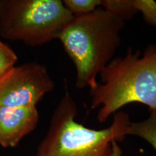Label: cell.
I'll use <instances>...</instances> for the list:
<instances>
[{"mask_svg": "<svg viewBox=\"0 0 156 156\" xmlns=\"http://www.w3.org/2000/svg\"><path fill=\"white\" fill-rule=\"evenodd\" d=\"M98 75L100 82L90 88V106L98 108V122H106L132 103L156 113V44L148 45L142 54L129 47L125 55L113 58Z\"/></svg>", "mask_w": 156, "mask_h": 156, "instance_id": "6da1fadb", "label": "cell"}, {"mask_svg": "<svg viewBox=\"0 0 156 156\" xmlns=\"http://www.w3.org/2000/svg\"><path fill=\"white\" fill-rule=\"evenodd\" d=\"M126 21L98 7L75 15L62 28L57 38L76 69L77 89L94 86L101 70L114 58L119 47Z\"/></svg>", "mask_w": 156, "mask_h": 156, "instance_id": "7a4b0ae2", "label": "cell"}, {"mask_svg": "<svg viewBox=\"0 0 156 156\" xmlns=\"http://www.w3.org/2000/svg\"><path fill=\"white\" fill-rule=\"evenodd\" d=\"M65 84V92L52 114L36 156H122L119 143L126 136V130L131 122L129 115L118 112L113 115L108 127H87L75 119L77 103Z\"/></svg>", "mask_w": 156, "mask_h": 156, "instance_id": "3957f363", "label": "cell"}, {"mask_svg": "<svg viewBox=\"0 0 156 156\" xmlns=\"http://www.w3.org/2000/svg\"><path fill=\"white\" fill-rule=\"evenodd\" d=\"M73 16L62 0H0V36L40 46L57 38Z\"/></svg>", "mask_w": 156, "mask_h": 156, "instance_id": "277c9868", "label": "cell"}, {"mask_svg": "<svg viewBox=\"0 0 156 156\" xmlns=\"http://www.w3.org/2000/svg\"><path fill=\"white\" fill-rule=\"evenodd\" d=\"M54 86L44 64L32 62L14 66L0 76V108L36 106Z\"/></svg>", "mask_w": 156, "mask_h": 156, "instance_id": "5b68a950", "label": "cell"}, {"mask_svg": "<svg viewBox=\"0 0 156 156\" xmlns=\"http://www.w3.org/2000/svg\"><path fill=\"white\" fill-rule=\"evenodd\" d=\"M38 121L36 106L0 108V146L16 147L36 128Z\"/></svg>", "mask_w": 156, "mask_h": 156, "instance_id": "8992f818", "label": "cell"}, {"mask_svg": "<svg viewBox=\"0 0 156 156\" xmlns=\"http://www.w3.org/2000/svg\"><path fill=\"white\" fill-rule=\"evenodd\" d=\"M125 134L144 140L156 151V113L151 112L149 116L141 122H130Z\"/></svg>", "mask_w": 156, "mask_h": 156, "instance_id": "52a82bcc", "label": "cell"}, {"mask_svg": "<svg viewBox=\"0 0 156 156\" xmlns=\"http://www.w3.org/2000/svg\"><path fill=\"white\" fill-rule=\"evenodd\" d=\"M100 7L118 15L125 21L132 20L137 13L133 0H101Z\"/></svg>", "mask_w": 156, "mask_h": 156, "instance_id": "ba28073f", "label": "cell"}, {"mask_svg": "<svg viewBox=\"0 0 156 156\" xmlns=\"http://www.w3.org/2000/svg\"><path fill=\"white\" fill-rule=\"evenodd\" d=\"M63 2L73 15L86 14L101 6V0H64Z\"/></svg>", "mask_w": 156, "mask_h": 156, "instance_id": "9c48e42d", "label": "cell"}, {"mask_svg": "<svg viewBox=\"0 0 156 156\" xmlns=\"http://www.w3.org/2000/svg\"><path fill=\"white\" fill-rule=\"evenodd\" d=\"M137 12L142 13L144 20L156 28V2L153 0H133Z\"/></svg>", "mask_w": 156, "mask_h": 156, "instance_id": "30bf717a", "label": "cell"}, {"mask_svg": "<svg viewBox=\"0 0 156 156\" xmlns=\"http://www.w3.org/2000/svg\"><path fill=\"white\" fill-rule=\"evenodd\" d=\"M18 57L7 44L0 38V76L15 66Z\"/></svg>", "mask_w": 156, "mask_h": 156, "instance_id": "8fae6325", "label": "cell"}]
</instances>
